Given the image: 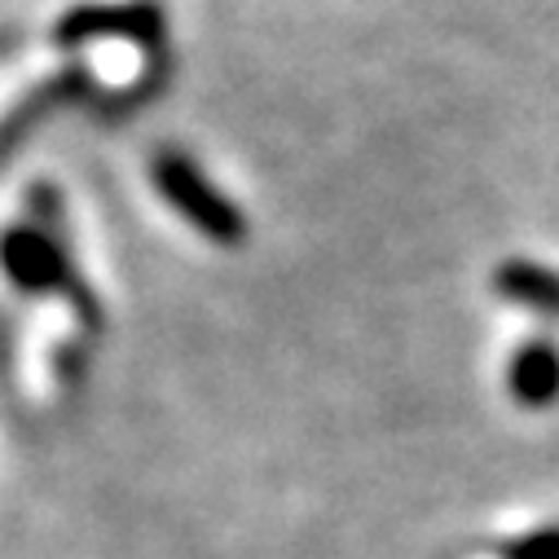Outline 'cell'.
<instances>
[{"label":"cell","instance_id":"4","mask_svg":"<svg viewBox=\"0 0 559 559\" xmlns=\"http://www.w3.org/2000/svg\"><path fill=\"white\" fill-rule=\"evenodd\" d=\"M507 388H511L515 405L550 409L559 401V348L550 340L520 344L511 357V370H507Z\"/></svg>","mask_w":559,"mask_h":559},{"label":"cell","instance_id":"3","mask_svg":"<svg viewBox=\"0 0 559 559\" xmlns=\"http://www.w3.org/2000/svg\"><path fill=\"white\" fill-rule=\"evenodd\" d=\"M97 36H123V40H136V45H159L164 14H159V5H146V0H132V5H75L53 27L58 45H84V40H97Z\"/></svg>","mask_w":559,"mask_h":559},{"label":"cell","instance_id":"1","mask_svg":"<svg viewBox=\"0 0 559 559\" xmlns=\"http://www.w3.org/2000/svg\"><path fill=\"white\" fill-rule=\"evenodd\" d=\"M0 269H5V277L27 296H67L75 305V313H84V322L102 318L93 292L84 287V277L71 269L67 247L53 225H40V221L10 225L0 234Z\"/></svg>","mask_w":559,"mask_h":559},{"label":"cell","instance_id":"5","mask_svg":"<svg viewBox=\"0 0 559 559\" xmlns=\"http://www.w3.org/2000/svg\"><path fill=\"white\" fill-rule=\"evenodd\" d=\"M493 292L520 309H533L542 318H559V269L537 260H502L493 269Z\"/></svg>","mask_w":559,"mask_h":559},{"label":"cell","instance_id":"2","mask_svg":"<svg viewBox=\"0 0 559 559\" xmlns=\"http://www.w3.org/2000/svg\"><path fill=\"white\" fill-rule=\"evenodd\" d=\"M151 173H155V190H159L203 238H212V242H221V247H234V242L247 238V216H242V207H238L229 194H221V190L212 186V177H207L190 155H181V151H159L155 164H151Z\"/></svg>","mask_w":559,"mask_h":559},{"label":"cell","instance_id":"6","mask_svg":"<svg viewBox=\"0 0 559 559\" xmlns=\"http://www.w3.org/2000/svg\"><path fill=\"white\" fill-rule=\"evenodd\" d=\"M502 559H559V524L533 528L502 546Z\"/></svg>","mask_w":559,"mask_h":559}]
</instances>
